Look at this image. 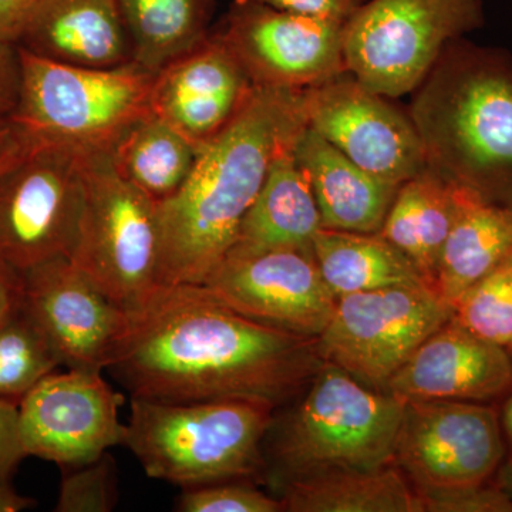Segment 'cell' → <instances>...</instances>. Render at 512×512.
Masks as SVG:
<instances>
[{
  "label": "cell",
  "instance_id": "obj_27",
  "mask_svg": "<svg viewBox=\"0 0 512 512\" xmlns=\"http://www.w3.org/2000/svg\"><path fill=\"white\" fill-rule=\"evenodd\" d=\"M134 62L157 74L210 37L215 0H119Z\"/></svg>",
  "mask_w": 512,
  "mask_h": 512
},
{
  "label": "cell",
  "instance_id": "obj_8",
  "mask_svg": "<svg viewBox=\"0 0 512 512\" xmlns=\"http://www.w3.org/2000/svg\"><path fill=\"white\" fill-rule=\"evenodd\" d=\"M484 20L483 0H366L346 22V67L387 99L414 93L448 43Z\"/></svg>",
  "mask_w": 512,
  "mask_h": 512
},
{
  "label": "cell",
  "instance_id": "obj_2",
  "mask_svg": "<svg viewBox=\"0 0 512 512\" xmlns=\"http://www.w3.org/2000/svg\"><path fill=\"white\" fill-rule=\"evenodd\" d=\"M305 126V90L255 86L234 120L200 146L187 183L158 204L161 288L201 285L220 264L276 154Z\"/></svg>",
  "mask_w": 512,
  "mask_h": 512
},
{
  "label": "cell",
  "instance_id": "obj_17",
  "mask_svg": "<svg viewBox=\"0 0 512 512\" xmlns=\"http://www.w3.org/2000/svg\"><path fill=\"white\" fill-rule=\"evenodd\" d=\"M384 392L410 400L494 404L512 392L508 350L471 333L451 318L404 363Z\"/></svg>",
  "mask_w": 512,
  "mask_h": 512
},
{
  "label": "cell",
  "instance_id": "obj_19",
  "mask_svg": "<svg viewBox=\"0 0 512 512\" xmlns=\"http://www.w3.org/2000/svg\"><path fill=\"white\" fill-rule=\"evenodd\" d=\"M18 46L70 66L113 69L134 62L119 0H40Z\"/></svg>",
  "mask_w": 512,
  "mask_h": 512
},
{
  "label": "cell",
  "instance_id": "obj_32",
  "mask_svg": "<svg viewBox=\"0 0 512 512\" xmlns=\"http://www.w3.org/2000/svg\"><path fill=\"white\" fill-rule=\"evenodd\" d=\"M423 512H512V498L493 481L419 494Z\"/></svg>",
  "mask_w": 512,
  "mask_h": 512
},
{
  "label": "cell",
  "instance_id": "obj_13",
  "mask_svg": "<svg viewBox=\"0 0 512 512\" xmlns=\"http://www.w3.org/2000/svg\"><path fill=\"white\" fill-rule=\"evenodd\" d=\"M202 291L272 328L318 339L336 306L313 249L227 255L202 281Z\"/></svg>",
  "mask_w": 512,
  "mask_h": 512
},
{
  "label": "cell",
  "instance_id": "obj_26",
  "mask_svg": "<svg viewBox=\"0 0 512 512\" xmlns=\"http://www.w3.org/2000/svg\"><path fill=\"white\" fill-rule=\"evenodd\" d=\"M110 153L117 171L160 204L187 183L200 146L150 111L128 128Z\"/></svg>",
  "mask_w": 512,
  "mask_h": 512
},
{
  "label": "cell",
  "instance_id": "obj_42",
  "mask_svg": "<svg viewBox=\"0 0 512 512\" xmlns=\"http://www.w3.org/2000/svg\"><path fill=\"white\" fill-rule=\"evenodd\" d=\"M505 349L508 350V353H510V356L512 359V336H511L510 342H508L507 348H505Z\"/></svg>",
  "mask_w": 512,
  "mask_h": 512
},
{
  "label": "cell",
  "instance_id": "obj_30",
  "mask_svg": "<svg viewBox=\"0 0 512 512\" xmlns=\"http://www.w3.org/2000/svg\"><path fill=\"white\" fill-rule=\"evenodd\" d=\"M57 512H110L119 501L116 463L109 453L83 466L63 468Z\"/></svg>",
  "mask_w": 512,
  "mask_h": 512
},
{
  "label": "cell",
  "instance_id": "obj_34",
  "mask_svg": "<svg viewBox=\"0 0 512 512\" xmlns=\"http://www.w3.org/2000/svg\"><path fill=\"white\" fill-rule=\"evenodd\" d=\"M22 66L18 45L0 42V120L10 119L18 106Z\"/></svg>",
  "mask_w": 512,
  "mask_h": 512
},
{
  "label": "cell",
  "instance_id": "obj_25",
  "mask_svg": "<svg viewBox=\"0 0 512 512\" xmlns=\"http://www.w3.org/2000/svg\"><path fill=\"white\" fill-rule=\"evenodd\" d=\"M312 249L320 275L336 298L386 286L427 284L413 262L379 232L320 228Z\"/></svg>",
  "mask_w": 512,
  "mask_h": 512
},
{
  "label": "cell",
  "instance_id": "obj_3",
  "mask_svg": "<svg viewBox=\"0 0 512 512\" xmlns=\"http://www.w3.org/2000/svg\"><path fill=\"white\" fill-rule=\"evenodd\" d=\"M426 165L512 210V57L461 39L448 43L409 109Z\"/></svg>",
  "mask_w": 512,
  "mask_h": 512
},
{
  "label": "cell",
  "instance_id": "obj_35",
  "mask_svg": "<svg viewBox=\"0 0 512 512\" xmlns=\"http://www.w3.org/2000/svg\"><path fill=\"white\" fill-rule=\"evenodd\" d=\"M274 8L346 23L366 0H264Z\"/></svg>",
  "mask_w": 512,
  "mask_h": 512
},
{
  "label": "cell",
  "instance_id": "obj_1",
  "mask_svg": "<svg viewBox=\"0 0 512 512\" xmlns=\"http://www.w3.org/2000/svg\"><path fill=\"white\" fill-rule=\"evenodd\" d=\"M323 365L316 339L272 328L200 286L160 288L109 369L138 399L284 406Z\"/></svg>",
  "mask_w": 512,
  "mask_h": 512
},
{
  "label": "cell",
  "instance_id": "obj_24",
  "mask_svg": "<svg viewBox=\"0 0 512 512\" xmlns=\"http://www.w3.org/2000/svg\"><path fill=\"white\" fill-rule=\"evenodd\" d=\"M460 187L426 167L400 185L379 234L399 248L431 286L458 210Z\"/></svg>",
  "mask_w": 512,
  "mask_h": 512
},
{
  "label": "cell",
  "instance_id": "obj_16",
  "mask_svg": "<svg viewBox=\"0 0 512 512\" xmlns=\"http://www.w3.org/2000/svg\"><path fill=\"white\" fill-rule=\"evenodd\" d=\"M305 111L312 130L387 183L402 185L427 167L409 111L366 89L349 72L305 89Z\"/></svg>",
  "mask_w": 512,
  "mask_h": 512
},
{
  "label": "cell",
  "instance_id": "obj_33",
  "mask_svg": "<svg viewBox=\"0 0 512 512\" xmlns=\"http://www.w3.org/2000/svg\"><path fill=\"white\" fill-rule=\"evenodd\" d=\"M28 457L19 426V403L0 399V483H9L15 468Z\"/></svg>",
  "mask_w": 512,
  "mask_h": 512
},
{
  "label": "cell",
  "instance_id": "obj_18",
  "mask_svg": "<svg viewBox=\"0 0 512 512\" xmlns=\"http://www.w3.org/2000/svg\"><path fill=\"white\" fill-rule=\"evenodd\" d=\"M254 89L220 36L210 35L156 74L151 111L202 146L234 120Z\"/></svg>",
  "mask_w": 512,
  "mask_h": 512
},
{
  "label": "cell",
  "instance_id": "obj_11",
  "mask_svg": "<svg viewBox=\"0 0 512 512\" xmlns=\"http://www.w3.org/2000/svg\"><path fill=\"white\" fill-rule=\"evenodd\" d=\"M505 457L500 410L494 404L404 402L394 464L417 494L490 483Z\"/></svg>",
  "mask_w": 512,
  "mask_h": 512
},
{
  "label": "cell",
  "instance_id": "obj_9",
  "mask_svg": "<svg viewBox=\"0 0 512 512\" xmlns=\"http://www.w3.org/2000/svg\"><path fill=\"white\" fill-rule=\"evenodd\" d=\"M83 204V147L32 138L0 175V261L16 271L70 258Z\"/></svg>",
  "mask_w": 512,
  "mask_h": 512
},
{
  "label": "cell",
  "instance_id": "obj_36",
  "mask_svg": "<svg viewBox=\"0 0 512 512\" xmlns=\"http://www.w3.org/2000/svg\"><path fill=\"white\" fill-rule=\"evenodd\" d=\"M40 0H0V42L18 45Z\"/></svg>",
  "mask_w": 512,
  "mask_h": 512
},
{
  "label": "cell",
  "instance_id": "obj_31",
  "mask_svg": "<svg viewBox=\"0 0 512 512\" xmlns=\"http://www.w3.org/2000/svg\"><path fill=\"white\" fill-rule=\"evenodd\" d=\"M181 512H281V498L271 497L249 480H229L220 483L185 488L178 498Z\"/></svg>",
  "mask_w": 512,
  "mask_h": 512
},
{
  "label": "cell",
  "instance_id": "obj_37",
  "mask_svg": "<svg viewBox=\"0 0 512 512\" xmlns=\"http://www.w3.org/2000/svg\"><path fill=\"white\" fill-rule=\"evenodd\" d=\"M32 143V137L12 119L0 120V175L15 163Z\"/></svg>",
  "mask_w": 512,
  "mask_h": 512
},
{
  "label": "cell",
  "instance_id": "obj_40",
  "mask_svg": "<svg viewBox=\"0 0 512 512\" xmlns=\"http://www.w3.org/2000/svg\"><path fill=\"white\" fill-rule=\"evenodd\" d=\"M500 410L501 429H503L507 454H512V392L503 399Z\"/></svg>",
  "mask_w": 512,
  "mask_h": 512
},
{
  "label": "cell",
  "instance_id": "obj_12",
  "mask_svg": "<svg viewBox=\"0 0 512 512\" xmlns=\"http://www.w3.org/2000/svg\"><path fill=\"white\" fill-rule=\"evenodd\" d=\"M345 26L264 0H234L217 35L254 86L305 90L348 72Z\"/></svg>",
  "mask_w": 512,
  "mask_h": 512
},
{
  "label": "cell",
  "instance_id": "obj_4",
  "mask_svg": "<svg viewBox=\"0 0 512 512\" xmlns=\"http://www.w3.org/2000/svg\"><path fill=\"white\" fill-rule=\"evenodd\" d=\"M275 409L241 400L160 402L131 397L123 446L148 477L178 487L265 474L264 443Z\"/></svg>",
  "mask_w": 512,
  "mask_h": 512
},
{
  "label": "cell",
  "instance_id": "obj_5",
  "mask_svg": "<svg viewBox=\"0 0 512 512\" xmlns=\"http://www.w3.org/2000/svg\"><path fill=\"white\" fill-rule=\"evenodd\" d=\"M404 402L323 362L298 406L266 434L276 487L330 470L394 464Z\"/></svg>",
  "mask_w": 512,
  "mask_h": 512
},
{
  "label": "cell",
  "instance_id": "obj_39",
  "mask_svg": "<svg viewBox=\"0 0 512 512\" xmlns=\"http://www.w3.org/2000/svg\"><path fill=\"white\" fill-rule=\"evenodd\" d=\"M35 504L32 498L16 493L9 483H0V512L25 511Z\"/></svg>",
  "mask_w": 512,
  "mask_h": 512
},
{
  "label": "cell",
  "instance_id": "obj_22",
  "mask_svg": "<svg viewBox=\"0 0 512 512\" xmlns=\"http://www.w3.org/2000/svg\"><path fill=\"white\" fill-rule=\"evenodd\" d=\"M512 255V210L460 188L458 210L431 288L454 308L476 282Z\"/></svg>",
  "mask_w": 512,
  "mask_h": 512
},
{
  "label": "cell",
  "instance_id": "obj_38",
  "mask_svg": "<svg viewBox=\"0 0 512 512\" xmlns=\"http://www.w3.org/2000/svg\"><path fill=\"white\" fill-rule=\"evenodd\" d=\"M23 301V276L15 268L0 261V322Z\"/></svg>",
  "mask_w": 512,
  "mask_h": 512
},
{
  "label": "cell",
  "instance_id": "obj_29",
  "mask_svg": "<svg viewBox=\"0 0 512 512\" xmlns=\"http://www.w3.org/2000/svg\"><path fill=\"white\" fill-rule=\"evenodd\" d=\"M453 319L478 338L507 348L512 336V255L454 303Z\"/></svg>",
  "mask_w": 512,
  "mask_h": 512
},
{
  "label": "cell",
  "instance_id": "obj_41",
  "mask_svg": "<svg viewBox=\"0 0 512 512\" xmlns=\"http://www.w3.org/2000/svg\"><path fill=\"white\" fill-rule=\"evenodd\" d=\"M494 483L512 498V454H507L503 464L498 468Z\"/></svg>",
  "mask_w": 512,
  "mask_h": 512
},
{
  "label": "cell",
  "instance_id": "obj_10",
  "mask_svg": "<svg viewBox=\"0 0 512 512\" xmlns=\"http://www.w3.org/2000/svg\"><path fill=\"white\" fill-rule=\"evenodd\" d=\"M453 315V305L424 282L340 296L316 339L318 352L323 362L383 390L421 343Z\"/></svg>",
  "mask_w": 512,
  "mask_h": 512
},
{
  "label": "cell",
  "instance_id": "obj_6",
  "mask_svg": "<svg viewBox=\"0 0 512 512\" xmlns=\"http://www.w3.org/2000/svg\"><path fill=\"white\" fill-rule=\"evenodd\" d=\"M70 259L133 319L160 291L158 202L117 171L110 148H83V204Z\"/></svg>",
  "mask_w": 512,
  "mask_h": 512
},
{
  "label": "cell",
  "instance_id": "obj_21",
  "mask_svg": "<svg viewBox=\"0 0 512 512\" xmlns=\"http://www.w3.org/2000/svg\"><path fill=\"white\" fill-rule=\"evenodd\" d=\"M293 144L295 141L276 154L227 255L312 249L322 222L311 183L296 160Z\"/></svg>",
  "mask_w": 512,
  "mask_h": 512
},
{
  "label": "cell",
  "instance_id": "obj_15",
  "mask_svg": "<svg viewBox=\"0 0 512 512\" xmlns=\"http://www.w3.org/2000/svg\"><path fill=\"white\" fill-rule=\"evenodd\" d=\"M23 308L67 369H109L133 326V316L67 256L22 272Z\"/></svg>",
  "mask_w": 512,
  "mask_h": 512
},
{
  "label": "cell",
  "instance_id": "obj_20",
  "mask_svg": "<svg viewBox=\"0 0 512 512\" xmlns=\"http://www.w3.org/2000/svg\"><path fill=\"white\" fill-rule=\"evenodd\" d=\"M293 153L308 175L322 228L377 234L400 185L367 173L306 124Z\"/></svg>",
  "mask_w": 512,
  "mask_h": 512
},
{
  "label": "cell",
  "instance_id": "obj_23",
  "mask_svg": "<svg viewBox=\"0 0 512 512\" xmlns=\"http://www.w3.org/2000/svg\"><path fill=\"white\" fill-rule=\"evenodd\" d=\"M288 512H423L419 494L396 464L343 468L279 485Z\"/></svg>",
  "mask_w": 512,
  "mask_h": 512
},
{
  "label": "cell",
  "instance_id": "obj_7",
  "mask_svg": "<svg viewBox=\"0 0 512 512\" xmlns=\"http://www.w3.org/2000/svg\"><path fill=\"white\" fill-rule=\"evenodd\" d=\"M19 55L22 79L10 119L32 138L111 150L151 111L156 74L136 62L92 69L52 62L22 47Z\"/></svg>",
  "mask_w": 512,
  "mask_h": 512
},
{
  "label": "cell",
  "instance_id": "obj_14",
  "mask_svg": "<svg viewBox=\"0 0 512 512\" xmlns=\"http://www.w3.org/2000/svg\"><path fill=\"white\" fill-rule=\"evenodd\" d=\"M124 397L97 370L53 372L19 402V426L28 456L62 468L83 466L123 444Z\"/></svg>",
  "mask_w": 512,
  "mask_h": 512
},
{
  "label": "cell",
  "instance_id": "obj_28",
  "mask_svg": "<svg viewBox=\"0 0 512 512\" xmlns=\"http://www.w3.org/2000/svg\"><path fill=\"white\" fill-rule=\"evenodd\" d=\"M59 366L55 348L23 305L0 322V399L19 403Z\"/></svg>",
  "mask_w": 512,
  "mask_h": 512
}]
</instances>
